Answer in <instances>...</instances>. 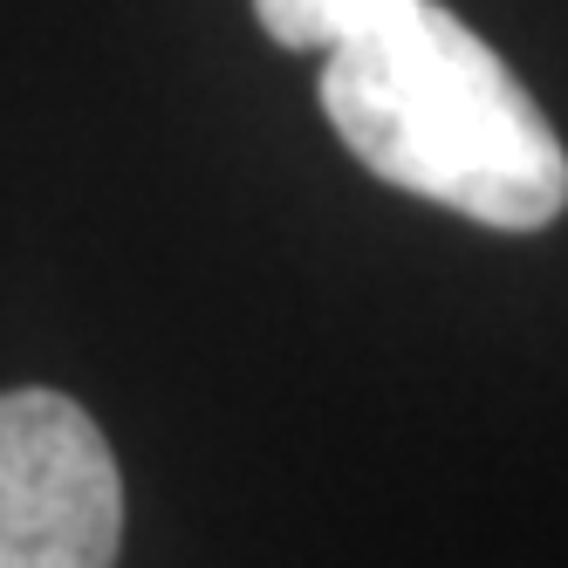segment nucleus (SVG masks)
<instances>
[{"instance_id": "f257e3e1", "label": "nucleus", "mask_w": 568, "mask_h": 568, "mask_svg": "<svg viewBox=\"0 0 568 568\" xmlns=\"http://www.w3.org/2000/svg\"><path fill=\"white\" fill-rule=\"evenodd\" d=\"M322 116L363 172L494 233H541L568 206V151L541 103L432 0L329 49Z\"/></svg>"}, {"instance_id": "f03ea898", "label": "nucleus", "mask_w": 568, "mask_h": 568, "mask_svg": "<svg viewBox=\"0 0 568 568\" xmlns=\"http://www.w3.org/2000/svg\"><path fill=\"white\" fill-rule=\"evenodd\" d=\"M124 479L62 390H0V568H116Z\"/></svg>"}, {"instance_id": "7ed1b4c3", "label": "nucleus", "mask_w": 568, "mask_h": 568, "mask_svg": "<svg viewBox=\"0 0 568 568\" xmlns=\"http://www.w3.org/2000/svg\"><path fill=\"white\" fill-rule=\"evenodd\" d=\"M412 0H254V21L274 34L281 49H322L329 55L336 42H356L377 21L404 14Z\"/></svg>"}]
</instances>
